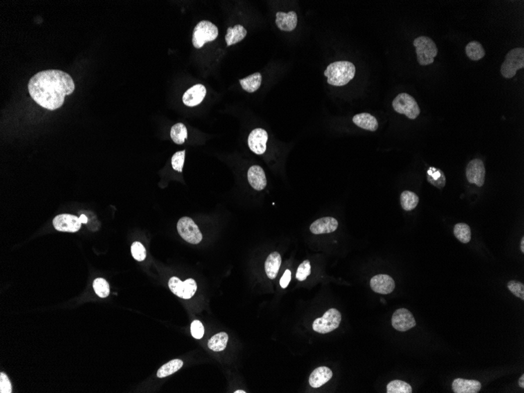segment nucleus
<instances>
[{"mask_svg":"<svg viewBox=\"0 0 524 393\" xmlns=\"http://www.w3.org/2000/svg\"><path fill=\"white\" fill-rule=\"evenodd\" d=\"M28 87L31 97L37 104L53 111L63 105L65 97L75 90V83L63 71L47 70L31 78Z\"/></svg>","mask_w":524,"mask_h":393,"instance_id":"obj_1","label":"nucleus"},{"mask_svg":"<svg viewBox=\"0 0 524 393\" xmlns=\"http://www.w3.org/2000/svg\"><path fill=\"white\" fill-rule=\"evenodd\" d=\"M355 67L349 61H336L327 66L324 75L331 86H342L348 84L355 76Z\"/></svg>","mask_w":524,"mask_h":393,"instance_id":"obj_2","label":"nucleus"},{"mask_svg":"<svg viewBox=\"0 0 524 393\" xmlns=\"http://www.w3.org/2000/svg\"><path fill=\"white\" fill-rule=\"evenodd\" d=\"M414 46L416 48L417 58L419 65H431L434 58L438 54V48L432 39L427 36H420L414 40Z\"/></svg>","mask_w":524,"mask_h":393,"instance_id":"obj_3","label":"nucleus"},{"mask_svg":"<svg viewBox=\"0 0 524 393\" xmlns=\"http://www.w3.org/2000/svg\"><path fill=\"white\" fill-rule=\"evenodd\" d=\"M218 36V29L208 21H202L195 27L192 34V44L196 49H200L205 43L214 41Z\"/></svg>","mask_w":524,"mask_h":393,"instance_id":"obj_4","label":"nucleus"},{"mask_svg":"<svg viewBox=\"0 0 524 393\" xmlns=\"http://www.w3.org/2000/svg\"><path fill=\"white\" fill-rule=\"evenodd\" d=\"M524 68V49H512L507 53L505 59L501 67V73L504 78L511 79L517 71Z\"/></svg>","mask_w":524,"mask_h":393,"instance_id":"obj_5","label":"nucleus"},{"mask_svg":"<svg viewBox=\"0 0 524 393\" xmlns=\"http://www.w3.org/2000/svg\"><path fill=\"white\" fill-rule=\"evenodd\" d=\"M392 107L397 112L404 114L410 119H415L420 114L419 104L408 93H402L397 95L393 100Z\"/></svg>","mask_w":524,"mask_h":393,"instance_id":"obj_6","label":"nucleus"},{"mask_svg":"<svg viewBox=\"0 0 524 393\" xmlns=\"http://www.w3.org/2000/svg\"><path fill=\"white\" fill-rule=\"evenodd\" d=\"M341 314L338 309H330L321 318L313 322V329L320 334H327L339 327Z\"/></svg>","mask_w":524,"mask_h":393,"instance_id":"obj_7","label":"nucleus"},{"mask_svg":"<svg viewBox=\"0 0 524 393\" xmlns=\"http://www.w3.org/2000/svg\"><path fill=\"white\" fill-rule=\"evenodd\" d=\"M178 232L187 242L192 244H198L203 239L200 230L196 223L190 217H184L178 221Z\"/></svg>","mask_w":524,"mask_h":393,"instance_id":"obj_8","label":"nucleus"},{"mask_svg":"<svg viewBox=\"0 0 524 393\" xmlns=\"http://www.w3.org/2000/svg\"><path fill=\"white\" fill-rule=\"evenodd\" d=\"M391 325L399 331H407L416 326L413 314L407 309H397L391 317Z\"/></svg>","mask_w":524,"mask_h":393,"instance_id":"obj_9","label":"nucleus"},{"mask_svg":"<svg viewBox=\"0 0 524 393\" xmlns=\"http://www.w3.org/2000/svg\"><path fill=\"white\" fill-rule=\"evenodd\" d=\"M56 230L60 232H76L81 228L79 217L72 214H64L56 216L53 221Z\"/></svg>","mask_w":524,"mask_h":393,"instance_id":"obj_10","label":"nucleus"},{"mask_svg":"<svg viewBox=\"0 0 524 393\" xmlns=\"http://www.w3.org/2000/svg\"><path fill=\"white\" fill-rule=\"evenodd\" d=\"M485 175L486 170L481 160L476 159L469 162L466 167V178L469 183L475 184L478 187L483 186L484 185Z\"/></svg>","mask_w":524,"mask_h":393,"instance_id":"obj_11","label":"nucleus"},{"mask_svg":"<svg viewBox=\"0 0 524 393\" xmlns=\"http://www.w3.org/2000/svg\"><path fill=\"white\" fill-rule=\"evenodd\" d=\"M268 133L261 128H257L251 131L248 137V146L253 153L262 155L267 149Z\"/></svg>","mask_w":524,"mask_h":393,"instance_id":"obj_12","label":"nucleus"},{"mask_svg":"<svg viewBox=\"0 0 524 393\" xmlns=\"http://www.w3.org/2000/svg\"><path fill=\"white\" fill-rule=\"evenodd\" d=\"M395 282L390 276H375L370 280V288L374 292L380 295H388L395 289Z\"/></svg>","mask_w":524,"mask_h":393,"instance_id":"obj_13","label":"nucleus"},{"mask_svg":"<svg viewBox=\"0 0 524 393\" xmlns=\"http://www.w3.org/2000/svg\"><path fill=\"white\" fill-rule=\"evenodd\" d=\"M207 94V90L203 85L196 84L184 93L182 101L185 105L194 107L203 101Z\"/></svg>","mask_w":524,"mask_h":393,"instance_id":"obj_14","label":"nucleus"},{"mask_svg":"<svg viewBox=\"0 0 524 393\" xmlns=\"http://www.w3.org/2000/svg\"><path fill=\"white\" fill-rule=\"evenodd\" d=\"M338 227V221L334 217H322L311 224L310 231L315 235L331 233L336 231Z\"/></svg>","mask_w":524,"mask_h":393,"instance_id":"obj_15","label":"nucleus"},{"mask_svg":"<svg viewBox=\"0 0 524 393\" xmlns=\"http://www.w3.org/2000/svg\"><path fill=\"white\" fill-rule=\"evenodd\" d=\"M248 181L249 185L255 190L261 191L267 185L266 174L261 167L259 166H252L247 173Z\"/></svg>","mask_w":524,"mask_h":393,"instance_id":"obj_16","label":"nucleus"},{"mask_svg":"<svg viewBox=\"0 0 524 393\" xmlns=\"http://www.w3.org/2000/svg\"><path fill=\"white\" fill-rule=\"evenodd\" d=\"M481 388L479 380L457 378L452 383V389L455 393H477Z\"/></svg>","mask_w":524,"mask_h":393,"instance_id":"obj_17","label":"nucleus"},{"mask_svg":"<svg viewBox=\"0 0 524 393\" xmlns=\"http://www.w3.org/2000/svg\"><path fill=\"white\" fill-rule=\"evenodd\" d=\"M276 24L280 30L285 32H291L295 30L298 24V16L295 11H290L288 13L278 12L277 14Z\"/></svg>","mask_w":524,"mask_h":393,"instance_id":"obj_18","label":"nucleus"},{"mask_svg":"<svg viewBox=\"0 0 524 393\" xmlns=\"http://www.w3.org/2000/svg\"><path fill=\"white\" fill-rule=\"evenodd\" d=\"M333 377V373L330 368L327 366H320L313 370L309 377V384L313 388H319Z\"/></svg>","mask_w":524,"mask_h":393,"instance_id":"obj_19","label":"nucleus"},{"mask_svg":"<svg viewBox=\"0 0 524 393\" xmlns=\"http://www.w3.org/2000/svg\"><path fill=\"white\" fill-rule=\"evenodd\" d=\"M352 122L362 129L376 131L378 128V122L373 115L369 113H360L354 115Z\"/></svg>","mask_w":524,"mask_h":393,"instance_id":"obj_20","label":"nucleus"},{"mask_svg":"<svg viewBox=\"0 0 524 393\" xmlns=\"http://www.w3.org/2000/svg\"><path fill=\"white\" fill-rule=\"evenodd\" d=\"M281 262V256L278 252H273L269 255L265 263V270L269 278L273 280L277 277Z\"/></svg>","mask_w":524,"mask_h":393,"instance_id":"obj_21","label":"nucleus"},{"mask_svg":"<svg viewBox=\"0 0 524 393\" xmlns=\"http://www.w3.org/2000/svg\"><path fill=\"white\" fill-rule=\"evenodd\" d=\"M246 34L247 32L246 29L240 25H236L234 28H228L225 36L227 46L230 47L239 43L246 37Z\"/></svg>","mask_w":524,"mask_h":393,"instance_id":"obj_22","label":"nucleus"},{"mask_svg":"<svg viewBox=\"0 0 524 393\" xmlns=\"http://www.w3.org/2000/svg\"><path fill=\"white\" fill-rule=\"evenodd\" d=\"M261 75L259 72H256L244 79H239V83L243 90L248 93H253L258 90L261 84Z\"/></svg>","mask_w":524,"mask_h":393,"instance_id":"obj_23","label":"nucleus"},{"mask_svg":"<svg viewBox=\"0 0 524 393\" xmlns=\"http://www.w3.org/2000/svg\"><path fill=\"white\" fill-rule=\"evenodd\" d=\"M465 53L468 58L472 61H479L486 54L481 43L477 41H472L468 43L465 47Z\"/></svg>","mask_w":524,"mask_h":393,"instance_id":"obj_24","label":"nucleus"},{"mask_svg":"<svg viewBox=\"0 0 524 393\" xmlns=\"http://www.w3.org/2000/svg\"><path fill=\"white\" fill-rule=\"evenodd\" d=\"M183 366V362L181 359H173L166 364L163 365L157 372V377L164 378L167 376L176 373Z\"/></svg>","mask_w":524,"mask_h":393,"instance_id":"obj_25","label":"nucleus"},{"mask_svg":"<svg viewBox=\"0 0 524 393\" xmlns=\"http://www.w3.org/2000/svg\"><path fill=\"white\" fill-rule=\"evenodd\" d=\"M427 179L429 183L438 189H443L445 186L446 178L444 172L441 170L433 167H430L427 171Z\"/></svg>","mask_w":524,"mask_h":393,"instance_id":"obj_26","label":"nucleus"},{"mask_svg":"<svg viewBox=\"0 0 524 393\" xmlns=\"http://www.w3.org/2000/svg\"><path fill=\"white\" fill-rule=\"evenodd\" d=\"M228 341V335L226 333H218L209 340L208 348L214 352H221L226 348Z\"/></svg>","mask_w":524,"mask_h":393,"instance_id":"obj_27","label":"nucleus"},{"mask_svg":"<svg viewBox=\"0 0 524 393\" xmlns=\"http://www.w3.org/2000/svg\"><path fill=\"white\" fill-rule=\"evenodd\" d=\"M401 203L404 210L410 211L416 208L419 203V198L415 192L404 191L401 194Z\"/></svg>","mask_w":524,"mask_h":393,"instance_id":"obj_28","label":"nucleus"},{"mask_svg":"<svg viewBox=\"0 0 524 393\" xmlns=\"http://www.w3.org/2000/svg\"><path fill=\"white\" fill-rule=\"evenodd\" d=\"M171 137L173 142L178 145H182L188 138V131L183 123H177L172 126Z\"/></svg>","mask_w":524,"mask_h":393,"instance_id":"obj_29","label":"nucleus"},{"mask_svg":"<svg viewBox=\"0 0 524 393\" xmlns=\"http://www.w3.org/2000/svg\"><path fill=\"white\" fill-rule=\"evenodd\" d=\"M454 234L462 243H468L471 240V228L465 223H458L454 228Z\"/></svg>","mask_w":524,"mask_h":393,"instance_id":"obj_30","label":"nucleus"},{"mask_svg":"<svg viewBox=\"0 0 524 393\" xmlns=\"http://www.w3.org/2000/svg\"><path fill=\"white\" fill-rule=\"evenodd\" d=\"M388 393H411L412 388L408 383L401 380H391L387 385Z\"/></svg>","mask_w":524,"mask_h":393,"instance_id":"obj_31","label":"nucleus"},{"mask_svg":"<svg viewBox=\"0 0 524 393\" xmlns=\"http://www.w3.org/2000/svg\"><path fill=\"white\" fill-rule=\"evenodd\" d=\"M93 289L97 296L101 298H107L109 295V284L104 279L97 278L93 284Z\"/></svg>","mask_w":524,"mask_h":393,"instance_id":"obj_32","label":"nucleus"},{"mask_svg":"<svg viewBox=\"0 0 524 393\" xmlns=\"http://www.w3.org/2000/svg\"><path fill=\"white\" fill-rule=\"evenodd\" d=\"M196 290H197V284H196L194 280L188 279V280H185V281H184L183 297H182V298H184V299H190L191 298L194 296Z\"/></svg>","mask_w":524,"mask_h":393,"instance_id":"obj_33","label":"nucleus"},{"mask_svg":"<svg viewBox=\"0 0 524 393\" xmlns=\"http://www.w3.org/2000/svg\"><path fill=\"white\" fill-rule=\"evenodd\" d=\"M131 253L134 258L138 261H142L146 257V249L140 242H134L131 246Z\"/></svg>","mask_w":524,"mask_h":393,"instance_id":"obj_34","label":"nucleus"},{"mask_svg":"<svg viewBox=\"0 0 524 393\" xmlns=\"http://www.w3.org/2000/svg\"><path fill=\"white\" fill-rule=\"evenodd\" d=\"M185 150L174 153L172 159H171V164H172V167L174 168V171H178V172H182L184 163H185Z\"/></svg>","mask_w":524,"mask_h":393,"instance_id":"obj_35","label":"nucleus"},{"mask_svg":"<svg viewBox=\"0 0 524 393\" xmlns=\"http://www.w3.org/2000/svg\"><path fill=\"white\" fill-rule=\"evenodd\" d=\"M169 288L174 295L182 298L183 297L184 282L178 277H172L169 280Z\"/></svg>","mask_w":524,"mask_h":393,"instance_id":"obj_36","label":"nucleus"},{"mask_svg":"<svg viewBox=\"0 0 524 393\" xmlns=\"http://www.w3.org/2000/svg\"><path fill=\"white\" fill-rule=\"evenodd\" d=\"M311 274L310 261L308 260H304L302 264L298 268L296 273V278L299 281H304Z\"/></svg>","mask_w":524,"mask_h":393,"instance_id":"obj_37","label":"nucleus"},{"mask_svg":"<svg viewBox=\"0 0 524 393\" xmlns=\"http://www.w3.org/2000/svg\"><path fill=\"white\" fill-rule=\"evenodd\" d=\"M508 290L517 298L524 300V285L522 283L517 282L515 280H511L507 284Z\"/></svg>","mask_w":524,"mask_h":393,"instance_id":"obj_38","label":"nucleus"},{"mask_svg":"<svg viewBox=\"0 0 524 393\" xmlns=\"http://www.w3.org/2000/svg\"><path fill=\"white\" fill-rule=\"evenodd\" d=\"M191 333L193 338L196 339H201L204 335V327L201 322L194 320L191 324Z\"/></svg>","mask_w":524,"mask_h":393,"instance_id":"obj_39","label":"nucleus"},{"mask_svg":"<svg viewBox=\"0 0 524 393\" xmlns=\"http://www.w3.org/2000/svg\"><path fill=\"white\" fill-rule=\"evenodd\" d=\"M0 392H12V385H11V381L7 374L4 373H0Z\"/></svg>","mask_w":524,"mask_h":393,"instance_id":"obj_40","label":"nucleus"},{"mask_svg":"<svg viewBox=\"0 0 524 393\" xmlns=\"http://www.w3.org/2000/svg\"><path fill=\"white\" fill-rule=\"evenodd\" d=\"M291 280V272L290 270H286L284 275H283L282 278L280 280V285L281 288H288V286L289 285L290 282Z\"/></svg>","mask_w":524,"mask_h":393,"instance_id":"obj_41","label":"nucleus"},{"mask_svg":"<svg viewBox=\"0 0 524 393\" xmlns=\"http://www.w3.org/2000/svg\"><path fill=\"white\" fill-rule=\"evenodd\" d=\"M79 220H80L81 223H83V224H86L87 221H88L87 217H86V216H85L84 214H82V215L79 217Z\"/></svg>","mask_w":524,"mask_h":393,"instance_id":"obj_42","label":"nucleus"},{"mask_svg":"<svg viewBox=\"0 0 524 393\" xmlns=\"http://www.w3.org/2000/svg\"><path fill=\"white\" fill-rule=\"evenodd\" d=\"M519 385L521 388H524V374H522L520 378L519 379Z\"/></svg>","mask_w":524,"mask_h":393,"instance_id":"obj_43","label":"nucleus"},{"mask_svg":"<svg viewBox=\"0 0 524 393\" xmlns=\"http://www.w3.org/2000/svg\"><path fill=\"white\" fill-rule=\"evenodd\" d=\"M520 249H521V251H522V253H523V252H524V237H522V239H521Z\"/></svg>","mask_w":524,"mask_h":393,"instance_id":"obj_44","label":"nucleus"},{"mask_svg":"<svg viewBox=\"0 0 524 393\" xmlns=\"http://www.w3.org/2000/svg\"><path fill=\"white\" fill-rule=\"evenodd\" d=\"M235 393H246V391H243V390H237V391H235Z\"/></svg>","mask_w":524,"mask_h":393,"instance_id":"obj_45","label":"nucleus"}]
</instances>
